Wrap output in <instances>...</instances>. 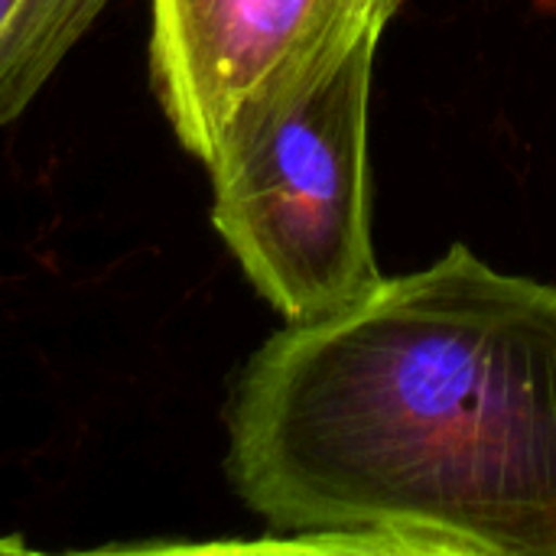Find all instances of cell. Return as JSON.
<instances>
[{
  "mask_svg": "<svg viewBox=\"0 0 556 556\" xmlns=\"http://www.w3.org/2000/svg\"><path fill=\"white\" fill-rule=\"evenodd\" d=\"M384 26L244 124L208 163L212 222L287 319L329 316L384 277L368 212V101Z\"/></svg>",
  "mask_w": 556,
  "mask_h": 556,
  "instance_id": "2",
  "label": "cell"
},
{
  "mask_svg": "<svg viewBox=\"0 0 556 556\" xmlns=\"http://www.w3.org/2000/svg\"><path fill=\"white\" fill-rule=\"evenodd\" d=\"M228 476L293 547L556 556V287L453 244L287 323L238 381Z\"/></svg>",
  "mask_w": 556,
  "mask_h": 556,
  "instance_id": "1",
  "label": "cell"
},
{
  "mask_svg": "<svg viewBox=\"0 0 556 556\" xmlns=\"http://www.w3.org/2000/svg\"><path fill=\"white\" fill-rule=\"evenodd\" d=\"M20 551H26L20 538H0V554H20Z\"/></svg>",
  "mask_w": 556,
  "mask_h": 556,
  "instance_id": "5",
  "label": "cell"
},
{
  "mask_svg": "<svg viewBox=\"0 0 556 556\" xmlns=\"http://www.w3.org/2000/svg\"><path fill=\"white\" fill-rule=\"evenodd\" d=\"M111 0H0V127L42 91Z\"/></svg>",
  "mask_w": 556,
  "mask_h": 556,
  "instance_id": "4",
  "label": "cell"
},
{
  "mask_svg": "<svg viewBox=\"0 0 556 556\" xmlns=\"http://www.w3.org/2000/svg\"><path fill=\"white\" fill-rule=\"evenodd\" d=\"M401 0H150V78L176 140L218 150Z\"/></svg>",
  "mask_w": 556,
  "mask_h": 556,
  "instance_id": "3",
  "label": "cell"
}]
</instances>
